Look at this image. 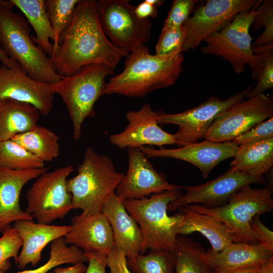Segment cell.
Instances as JSON below:
<instances>
[{
	"label": "cell",
	"instance_id": "ffe728a7",
	"mask_svg": "<svg viewBox=\"0 0 273 273\" xmlns=\"http://www.w3.org/2000/svg\"><path fill=\"white\" fill-rule=\"evenodd\" d=\"M48 167L28 170H13L0 167V232L20 220H33L20 205L24 186L48 171Z\"/></svg>",
	"mask_w": 273,
	"mask_h": 273
},
{
	"label": "cell",
	"instance_id": "f6af8a7d",
	"mask_svg": "<svg viewBox=\"0 0 273 273\" xmlns=\"http://www.w3.org/2000/svg\"><path fill=\"white\" fill-rule=\"evenodd\" d=\"M264 264L234 268L213 269V273H258Z\"/></svg>",
	"mask_w": 273,
	"mask_h": 273
},
{
	"label": "cell",
	"instance_id": "277c9868",
	"mask_svg": "<svg viewBox=\"0 0 273 273\" xmlns=\"http://www.w3.org/2000/svg\"><path fill=\"white\" fill-rule=\"evenodd\" d=\"M77 171L67 179V185L73 209H81L83 215L101 212L124 176L110 157L97 153L92 147L86 148Z\"/></svg>",
	"mask_w": 273,
	"mask_h": 273
},
{
	"label": "cell",
	"instance_id": "e575fe53",
	"mask_svg": "<svg viewBox=\"0 0 273 273\" xmlns=\"http://www.w3.org/2000/svg\"><path fill=\"white\" fill-rule=\"evenodd\" d=\"M251 27L253 31H264L252 43V48L273 44V1L263 0L255 9Z\"/></svg>",
	"mask_w": 273,
	"mask_h": 273
},
{
	"label": "cell",
	"instance_id": "b9f144b4",
	"mask_svg": "<svg viewBox=\"0 0 273 273\" xmlns=\"http://www.w3.org/2000/svg\"><path fill=\"white\" fill-rule=\"evenodd\" d=\"M84 255L88 263L85 273H106V254L92 253Z\"/></svg>",
	"mask_w": 273,
	"mask_h": 273
},
{
	"label": "cell",
	"instance_id": "d6986e66",
	"mask_svg": "<svg viewBox=\"0 0 273 273\" xmlns=\"http://www.w3.org/2000/svg\"><path fill=\"white\" fill-rule=\"evenodd\" d=\"M70 230L64 236L65 242L80 249L84 254H107L114 246L110 224L101 212L93 214H80L71 219Z\"/></svg>",
	"mask_w": 273,
	"mask_h": 273
},
{
	"label": "cell",
	"instance_id": "9a60e30c",
	"mask_svg": "<svg viewBox=\"0 0 273 273\" xmlns=\"http://www.w3.org/2000/svg\"><path fill=\"white\" fill-rule=\"evenodd\" d=\"M128 168L115 194L121 200L140 199L165 191L180 189L158 172L148 158L138 148H128Z\"/></svg>",
	"mask_w": 273,
	"mask_h": 273
},
{
	"label": "cell",
	"instance_id": "7c38bea8",
	"mask_svg": "<svg viewBox=\"0 0 273 273\" xmlns=\"http://www.w3.org/2000/svg\"><path fill=\"white\" fill-rule=\"evenodd\" d=\"M272 116L273 99L271 96L263 94L248 98L216 117L204 139L215 143L232 142L240 134Z\"/></svg>",
	"mask_w": 273,
	"mask_h": 273
},
{
	"label": "cell",
	"instance_id": "ba28073f",
	"mask_svg": "<svg viewBox=\"0 0 273 273\" xmlns=\"http://www.w3.org/2000/svg\"><path fill=\"white\" fill-rule=\"evenodd\" d=\"M74 171L71 165L41 173L25 194V211L37 222L50 224L62 219L73 209L67 181Z\"/></svg>",
	"mask_w": 273,
	"mask_h": 273
},
{
	"label": "cell",
	"instance_id": "7402d4cb",
	"mask_svg": "<svg viewBox=\"0 0 273 273\" xmlns=\"http://www.w3.org/2000/svg\"><path fill=\"white\" fill-rule=\"evenodd\" d=\"M102 212L111 226L114 245L127 258L145 253L140 228L127 211L122 200L114 194L105 203Z\"/></svg>",
	"mask_w": 273,
	"mask_h": 273
},
{
	"label": "cell",
	"instance_id": "3957f363",
	"mask_svg": "<svg viewBox=\"0 0 273 273\" xmlns=\"http://www.w3.org/2000/svg\"><path fill=\"white\" fill-rule=\"evenodd\" d=\"M10 1H0V42L6 55L33 79L53 84L63 77L55 71L51 59L34 42L26 19L13 11Z\"/></svg>",
	"mask_w": 273,
	"mask_h": 273
},
{
	"label": "cell",
	"instance_id": "bcb514c9",
	"mask_svg": "<svg viewBox=\"0 0 273 273\" xmlns=\"http://www.w3.org/2000/svg\"><path fill=\"white\" fill-rule=\"evenodd\" d=\"M0 61L2 65L10 68H15L19 65L15 61L10 59L5 53L2 48L0 42Z\"/></svg>",
	"mask_w": 273,
	"mask_h": 273
},
{
	"label": "cell",
	"instance_id": "8d00e7d4",
	"mask_svg": "<svg viewBox=\"0 0 273 273\" xmlns=\"http://www.w3.org/2000/svg\"><path fill=\"white\" fill-rule=\"evenodd\" d=\"M187 36L183 25L177 28H162L155 47V54L166 55L178 51L183 52Z\"/></svg>",
	"mask_w": 273,
	"mask_h": 273
},
{
	"label": "cell",
	"instance_id": "30bf717a",
	"mask_svg": "<svg viewBox=\"0 0 273 273\" xmlns=\"http://www.w3.org/2000/svg\"><path fill=\"white\" fill-rule=\"evenodd\" d=\"M256 7L240 12L226 26L206 39V45L201 52L221 57L231 64L237 74L243 73L246 65L252 70L255 69L257 58L252 50L249 30Z\"/></svg>",
	"mask_w": 273,
	"mask_h": 273
},
{
	"label": "cell",
	"instance_id": "f35d334b",
	"mask_svg": "<svg viewBox=\"0 0 273 273\" xmlns=\"http://www.w3.org/2000/svg\"><path fill=\"white\" fill-rule=\"evenodd\" d=\"M273 138V117L256 125L232 142L237 146Z\"/></svg>",
	"mask_w": 273,
	"mask_h": 273
},
{
	"label": "cell",
	"instance_id": "cb8c5ba5",
	"mask_svg": "<svg viewBox=\"0 0 273 273\" xmlns=\"http://www.w3.org/2000/svg\"><path fill=\"white\" fill-rule=\"evenodd\" d=\"M185 219L178 235H186L198 232L205 237L211 245L212 253L221 251L233 243L235 235L224 223L206 214L195 212L186 206L180 208Z\"/></svg>",
	"mask_w": 273,
	"mask_h": 273
},
{
	"label": "cell",
	"instance_id": "ab89813d",
	"mask_svg": "<svg viewBox=\"0 0 273 273\" xmlns=\"http://www.w3.org/2000/svg\"><path fill=\"white\" fill-rule=\"evenodd\" d=\"M250 226L257 243L273 251V233L261 222L259 215H256L252 219Z\"/></svg>",
	"mask_w": 273,
	"mask_h": 273
},
{
	"label": "cell",
	"instance_id": "7bdbcfd3",
	"mask_svg": "<svg viewBox=\"0 0 273 273\" xmlns=\"http://www.w3.org/2000/svg\"><path fill=\"white\" fill-rule=\"evenodd\" d=\"M134 11L137 17L142 20L155 18L158 13L157 7L151 5L147 0L135 6Z\"/></svg>",
	"mask_w": 273,
	"mask_h": 273
},
{
	"label": "cell",
	"instance_id": "f546056e",
	"mask_svg": "<svg viewBox=\"0 0 273 273\" xmlns=\"http://www.w3.org/2000/svg\"><path fill=\"white\" fill-rule=\"evenodd\" d=\"M127 264L132 273H174L175 258L173 251H150L127 258Z\"/></svg>",
	"mask_w": 273,
	"mask_h": 273
},
{
	"label": "cell",
	"instance_id": "6da1fadb",
	"mask_svg": "<svg viewBox=\"0 0 273 273\" xmlns=\"http://www.w3.org/2000/svg\"><path fill=\"white\" fill-rule=\"evenodd\" d=\"M127 55L104 33L97 1L80 0L71 24L61 35L59 44L50 57L56 72L64 77L94 64L115 69Z\"/></svg>",
	"mask_w": 273,
	"mask_h": 273
},
{
	"label": "cell",
	"instance_id": "7dc6e473",
	"mask_svg": "<svg viewBox=\"0 0 273 273\" xmlns=\"http://www.w3.org/2000/svg\"><path fill=\"white\" fill-rule=\"evenodd\" d=\"M258 273H273V257L262 266Z\"/></svg>",
	"mask_w": 273,
	"mask_h": 273
},
{
	"label": "cell",
	"instance_id": "f1b7e54d",
	"mask_svg": "<svg viewBox=\"0 0 273 273\" xmlns=\"http://www.w3.org/2000/svg\"><path fill=\"white\" fill-rule=\"evenodd\" d=\"M205 252L199 243L184 235H177L173 250L174 273H213V269L202 258Z\"/></svg>",
	"mask_w": 273,
	"mask_h": 273
},
{
	"label": "cell",
	"instance_id": "ac0fdd59",
	"mask_svg": "<svg viewBox=\"0 0 273 273\" xmlns=\"http://www.w3.org/2000/svg\"><path fill=\"white\" fill-rule=\"evenodd\" d=\"M238 146L232 142L215 143L205 140L176 149L163 147L156 149L150 146L139 148L148 158L164 157L189 162L197 166L206 178L219 163L234 157Z\"/></svg>",
	"mask_w": 273,
	"mask_h": 273
},
{
	"label": "cell",
	"instance_id": "484cf974",
	"mask_svg": "<svg viewBox=\"0 0 273 273\" xmlns=\"http://www.w3.org/2000/svg\"><path fill=\"white\" fill-rule=\"evenodd\" d=\"M231 168L251 175H263L273 165V138L238 146Z\"/></svg>",
	"mask_w": 273,
	"mask_h": 273
},
{
	"label": "cell",
	"instance_id": "60d3db41",
	"mask_svg": "<svg viewBox=\"0 0 273 273\" xmlns=\"http://www.w3.org/2000/svg\"><path fill=\"white\" fill-rule=\"evenodd\" d=\"M106 264L110 273H132L128 267L125 255L115 245L107 254Z\"/></svg>",
	"mask_w": 273,
	"mask_h": 273
},
{
	"label": "cell",
	"instance_id": "1f68e13d",
	"mask_svg": "<svg viewBox=\"0 0 273 273\" xmlns=\"http://www.w3.org/2000/svg\"><path fill=\"white\" fill-rule=\"evenodd\" d=\"M0 167L22 170L43 168L45 165L21 146L8 140L0 142Z\"/></svg>",
	"mask_w": 273,
	"mask_h": 273
},
{
	"label": "cell",
	"instance_id": "8992f818",
	"mask_svg": "<svg viewBox=\"0 0 273 273\" xmlns=\"http://www.w3.org/2000/svg\"><path fill=\"white\" fill-rule=\"evenodd\" d=\"M114 70L103 64H90L51 84L53 91L60 96L67 109L72 123L74 140L81 138L85 120L95 116V105L105 95L106 78L114 75Z\"/></svg>",
	"mask_w": 273,
	"mask_h": 273
},
{
	"label": "cell",
	"instance_id": "c3c4849f",
	"mask_svg": "<svg viewBox=\"0 0 273 273\" xmlns=\"http://www.w3.org/2000/svg\"><path fill=\"white\" fill-rule=\"evenodd\" d=\"M147 1L157 8L162 5L164 3L163 1L161 0H147Z\"/></svg>",
	"mask_w": 273,
	"mask_h": 273
},
{
	"label": "cell",
	"instance_id": "83f0119b",
	"mask_svg": "<svg viewBox=\"0 0 273 273\" xmlns=\"http://www.w3.org/2000/svg\"><path fill=\"white\" fill-rule=\"evenodd\" d=\"M11 140L44 163L52 162L60 153L59 136L50 129L38 125Z\"/></svg>",
	"mask_w": 273,
	"mask_h": 273
},
{
	"label": "cell",
	"instance_id": "2e32d148",
	"mask_svg": "<svg viewBox=\"0 0 273 273\" xmlns=\"http://www.w3.org/2000/svg\"><path fill=\"white\" fill-rule=\"evenodd\" d=\"M158 114L148 103L139 110L128 111L127 126L121 132L109 136L110 143L120 149L150 146L161 148L165 145H176L174 134L166 132L159 125Z\"/></svg>",
	"mask_w": 273,
	"mask_h": 273
},
{
	"label": "cell",
	"instance_id": "74e56055",
	"mask_svg": "<svg viewBox=\"0 0 273 273\" xmlns=\"http://www.w3.org/2000/svg\"><path fill=\"white\" fill-rule=\"evenodd\" d=\"M198 2L197 0L173 1L162 28H177L183 26Z\"/></svg>",
	"mask_w": 273,
	"mask_h": 273
},
{
	"label": "cell",
	"instance_id": "d6a6232c",
	"mask_svg": "<svg viewBox=\"0 0 273 273\" xmlns=\"http://www.w3.org/2000/svg\"><path fill=\"white\" fill-rule=\"evenodd\" d=\"M257 58V66L252 71L253 79L257 81L246 99L253 98L273 87V44L252 48Z\"/></svg>",
	"mask_w": 273,
	"mask_h": 273
},
{
	"label": "cell",
	"instance_id": "44dd1931",
	"mask_svg": "<svg viewBox=\"0 0 273 273\" xmlns=\"http://www.w3.org/2000/svg\"><path fill=\"white\" fill-rule=\"evenodd\" d=\"M12 226L22 240V248L16 262L19 269L30 264L36 266L44 248L54 240L64 237L70 230V225L43 224L27 219L17 221Z\"/></svg>",
	"mask_w": 273,
	"mask_h": 273
},
{
	"label": "cell",
	"instance_id": "836d02e7",
	"mask_svg": "<svg viewBox=\"0 0 273 273\" xmlns=\"http://www.w3.org/2000/svg\"><path fill=\"white\" fill-rule=\"evenodd\" d=\"M79 1L45 0L46 10L56 37L53 51L57 47L61 35L71 24Z\"/></svg>",
	"mask_w": 273,
	"mask_h": 273
},
{
	"label": "cell",
	"instance_id": "d4e9b609",
	"mask_svg": "<svg viewBox=\"0 0 273 273\" xmlns=\"http://www.w3.org/2000/svg\"><path fill=\"white\" fill-rule=\"evenodd\" d=\"M40 115L31 104L9 99L0 100V142L11 140L37 125Z\"/></svg>",
	"mask_w": 273,
	"mask_h": 273
},
{
	"label": "cell",
	"instance_id": "4fadbf2b",
	"mask_svg": "<svg viewBox=\"0 0 273 273\" xmlns=\"http://www.w3.org/2000/svg\"><path fill=\"white\" fill-rule=\"evenodd\" d=\"M261 0H208L183 25L187 31L183 51L194 50L202 41L229 24L240 12L250 10Z\"/></svg>",
	"mask_w": 273,
	"mask_h": 273
},
{
	"label": "cell",
	"instance_id": "9c48e42d",
	"mask_svg": "<svg viewBox=\"0 0 273 273\" xmlns=\"http://www.w3.org/2000/svg\"><path fill=\"white\" fill-rule=\"evenodd\" d=\"M103 31L110 41L127 55L145 45L151 36L152 23L135 13V6L127 0L97 1Z\"/></svg>",
	"mask_w": 273,
	"mask_h": 273
},
{
	"label": "cell",
	"instance_id": "8fae6325",
	"mask_svg": "<svg viewBox=\"0 0 273 273\" xmlns=\"http://www.w3.org/2000/svg\"><path fill=\"white\" fill-rule=\"evenodd\" d=\"M251 84L229 98L221 100L210 97L199 105L181 113L165 114L158 112L159 124H172L178 126L174 134L178 148L198 143L204 139L210 124L219 115L246 98L253 88Z\"/></svg>",
	"mask_w": 273,
	"mask_h": 273
},
{
	"label": "cell",
	"instance_id": "603a6c76",
	"mask_svg": "<svg viewBox=\"0 0 273 273\" xmlns=\"http://www.w3.org/2000/svg\"><path fill=\"white\" fill-rule=\"evenodd\" d=\"M273 257V251L259 243H233L221 251L210 250L202 255L213 269L234 268L263 264Z\"/></svg>",
	"mask_w": 273,
	"mask_h": 273
},
{
	"label": "cell",
	"instance_id": "4dcf8cb0",
	"mask_svg": "<svg viewBox=\"0 0 273 273\" xmlns=\"http://www.w3.org/2000/svg\"><path fill=\"white\" fill-rule=\"evenodd\" d=\"M50 256L43 265L34 269L25 270L15 273H48L54 268L65 264H75L87 261L83 252L79 248L67 244L64 237L58 238L51 243ZM0 273H6L0 270Z\"/></svg>",
	"mask_w": 273,
	"mask_h": 273
},
{
	"label": "cell",
	"instance_id": "5bb4252c",
	"mask_svg": "<svg viewBox=\"0 0 273 273\" xmlns=\"http://www.w3.org/2000/svg\"><path fill=\"white\" fill-rule=\"evenodd\" d=\"M252 184L267 185V182L263 175H251L231 168L216 178L202 185L179 186L186 191V194L170 202L167 209L172 211L193 203L208 208L219 207L227 202L234 193Z\"/></svg>",
	"mask_w": 273,
	"mask_h": 273
},
{
	"label": "cell",
	"instance_id": "ee69618b",
	"mask_svg": "<svg viewBox=\"0 0 273 273\" xmlns=\"http://www.w3.org/2000/svg\"><path fill=\"white\" fill-rule=\"evenodd\" d=\"M84 262H79L71 266H58L48 273H85L87 266L83 263Z\"/></svg>",
	"mask_w": 273,
	"mask_h": 273
},
{
	"label": "cell",
	"instance_id": "e0dca14e",
	"mask_svg": "<svg viewBox=\"0 0 273 273\" xmlns=\"http://www.w3.org/2000/svg\"><path fill=\"white\" fill-rule=\"evenodd\" d=\"M54 96L51 84L33 79L20 65L10 68L0 65V100L31 104L40 115L47 116L52 110Z\"/></svg>",
	"mask_w": 273,
	"mask_h": 273
},
{
	"label": "cell",
	"instance_id": "5b68a950",
	"mask_svg": "<svg viewBox=\"0 0 273 273\" xmlns=\"http://www.w3.org/2000/svg\"><path fill=\"white\" fill-rule=\"evenodd\" d=\"M181 195L180 189H177L154 194L149 198L123 201L127 211L140 228L145 253L148 250L173 251L185 217L181 210L169 216L167 207Z\"/></svg>",
	"mask_w": 273,
	"mask_h": 273
},
{
	"label": "cell",
	"instance_id": "4316f807",
	"mask_svg": "<svg viewBox=\"0 0 273 273\" xmlns=\"http://www.w3.org/2000/svg\"><path fill=\"white\" fill-rule=\"evenodd\" d=\"M24 14L36 36L34 42L51 56L56 37L46 10L45 0H10Z\"/></svg>",
	"mask_w": 273,
	"mask_h": 273
},
{
	"label": "cell",
	"instance_id": "d590c367",
	"mask_svg": "<svg viewBox=\"0 0 273 273\" xmlns=\"http://www.w3.org/2000/svg\"><path fill=\"white\" fill-rule=\"evenodd\" d=\"M22 240L16 230L12 226L7 227L0 237V270L5 272L11 266L9 259L17 262Z\"/></svg>",
	"mask_w": 273,
	"mask_h": 273
},
{
	"label": "cell",
	"instance_id": "7a4b0ae2",
	"mask_svg": "<svg viewBox=\"0 0 273 273\" xmlns=\"http://www.w3.org/2000/svg\"><path fill=\"white\" fill-rule=\"evenodd\" d=\"M184 59L181 51L153 55L147 46H141L127 55L122 71L106 83L105 95L143 97L170 86L183 70Z\"/></svg>",
	"mask_w": 273,
	"mask_h": 273
},
{
	"label": "cell",
	"instance_id": "52a82bcc",
	"mask_svg": "<svg viewBox=\"0 0 273 273\" xmlns=\"http://www.w3.org/2000/svg\"><path fill=\"white\" fill-rule=\"evenodd\" d=\"M272 192L270 187L253 188L248 185L234 193L222 206L208 208L194 204L185 206L211 215L224 223L235 235L236 243L256 244L250 223L255 216L271 211Z\"/></svg>",
	"mask_w": 273,
	"mask_h": 273
}]
</instances>
